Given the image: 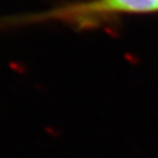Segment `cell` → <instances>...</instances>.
<instances>
[{
    "instance_id": "cell-1",
    "label": "cell",
    "mask_w": 158,
    "mask_h": 158,
    "mask_svg": "<svg viewBox=\"0 0 158 158\" xmlns=\"http://www.w3.org/2000/svg\"><path fill=\"white\" fill-rule=\"evenodd\" d=\"M156 11H158V0H93L26 18L23 23L57 20L76 25L79 27H88L113 15Z\"/></svg>"
}]
</instances>
